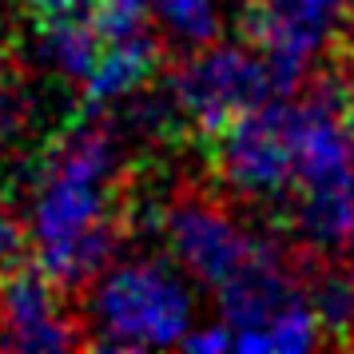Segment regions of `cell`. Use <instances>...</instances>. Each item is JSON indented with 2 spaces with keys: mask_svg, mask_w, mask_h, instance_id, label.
<instances>
[{
  "mask_svg": "<svg viewBox=\"0 0 354 354\" xmlns=\"http://www.w3.org/2000/svg\"><path fill=\"white\" fill-rule=\"evenodd\" d=\"M88 4H92L88 17L96 20L104 40L151 28V0H88Z\"/></svg>",
  "mask_w": 354,
  "mask_h": 354,
  "instance_id": "obj_12",
  "label": "cell"
},
{
  "mask_svg": "<svg viewBox=\"0 0 354 354\" xmlns=\"http://www.w3.org/2000/svg\"><path fill=\"white\" fill-rule=\"evenodd\" d=\"M215 171L235 195L279 199L295 187L287 96L263 100L211 136Z\"/></svg>",
  "mask_w": 354,
  "mask_h": 354,
  "instance_id": "obj_4",
  "label": "cell"
},
{
  "mask_svg": "<svg viewBox=\"0 0 354 354\" xmlns=\"http://www.w3.org/2000/svg\"><path fill=\"white\" fill-rule=\"evenodd\" d=\"M227 330H263L271 319L306 299V271L279 243L259 239L255 251L215 287Z\"/></svg>",
  "mask_w": 354,
  "mask_h": 354,
  "instance_id": "obj_8",
  "label": "cell"
},
{
  "mask_svg": "<svg viewBox=\"0 0 354 354\" xmlns=\"http://www.w3.org/2000/svg\"><path fill=\"white\" fill-rule=\"evenodd\" d=\"M156 68H160V40L151 36V28L104 40L96 64L80 84L84 108L100 112L108 104H124V100L140 96L156 80Z\"/></svg>",
  "mask_w": 354,
  "mask_h": 354,
  "instance_id": "obj_9",
  "label": "cell"
},
{
  "mask_svg": "<svg viewBox=\"0 0 354 354\" xmlns=\"http://www.w3.org/2000/svg\"><path fill=\"white\" fill-rule=\"evenodd\" d=\"M84 342V330L68 315L64 287L40 267H8L0 274V351L56 354Z\"/></svg>",
  "mask_w": 354,
  "mask_h": 354,
  "instance_id": "obj_7",
  "label": "cell"
},
{
  "mask_svg": "<svg viewBox=\"0 0 354 354\" xmlns=\"http://www.w3.org/2000/svg\"><path fill=\"white\" fill-rule=\"evenodd\" d=\"M195 322V299L176 263L124 259L88 283L84 342L100 351H163Z\"/></svg>",
  "mask_w": 354,
  "mask_h": 354,
  "instance_id": "obj_2",
  "label": "cell"
},
{
  "mask_svg": "<svg viewBox=\"0 0 354 354\" xmlns=\"http://www.w3.org/2000/svg\"><path fill=\"white\" fill-rule=\"evenodd\" d=\"M0 64H4V32H0Z\"/></svg>",
  "mask_w": 354,
  "mask_h": 354,
  "instance_id": "obj_17",
  "label": "cell"
},
{
  "mask_svg": "<svg viewBox=\"0 0 354 354\" xmlns=\"http://www.w3.org/2000/svg\"><path fill=\"white\" fill-rule=\"evenodd\" d=\"M24 251H28V227H24V219L17 211L0 199V274L8 267H17L24 259Z\"/></svg>",
  "mask_w": 354,
  "mask_h": 354,
  "instance_id": "obj_13",
  "label": "cell"
},
{
  "mask_svg": "<svg viewBox=\"0 0 354 354\" xmlns=\"http://www.w3.org/2000/svg\"><path fill=\"white\" fill-rule=\"evenodd\" d=\"M100 44H104V36H100L96 20L84 17V8L36 17L32 52H36V60H40V68H48L52 76L76 84V88L92 72V64H96Z\"/></svg>",
  "mask_w": 354,
  "mask_h": 354,
  "instance_id": "obj_10",
  "label": "cell"
},
{
  "mask_svg": "<svg viewBox=\"0 0 354 354\" xmlns=\"http://www.w3.org/2000/svg\"><path fill=\"white\" fill-rule=\"evenodd\" d=\"M151 20L167 44L195 52L219 40L223 32V0H151Z\"/></svg>",
  "mask_w": 354,
  "mask_h": 354,
  "instance_id": "obj_11",
  "label": "cell"
},
{
  "mask_svg": "<svg viewBox=\"0 0 354 354\" xmlns=\"http://www.w3.org/2000/svg\"><path fill=\"white\" fill-rule=\"evenodd\" d=\"M351 12V0H251L247 4V44L271 64L283 92L303 88L315 56Z\"/></svg>",
  "mask_w": 354,
  "mask_h": 354,
  "instance_id": "obj_5",
  "label": "cell"
},
{
  "mask_svg": "<svg viewBox=\"0 0 354 354\" xmlns=\"http://www.w3.org/2000/svg\"><path fill=\"white\" fill-rule=\"evenodd\" d=\"M120 140L96 112H84L52 144L28 199V247L60 287H88L128 235L120 195Z\"/></svg>",
  "mask_w": 354,
  "mask_h": 354,
  "instance_id": "obj_1",
  "label": "cell"
},
{
  "mask_svg": "<svg viewBox=\"0 0 354 354\" xmlns=\"http://www.w3.org/2000/svg\"><path fill=\"white\" fill-rule=\"evenodd\" d=\"M160 235L167 243L171 263L203 287H219L259 243L251 231H243L231 211L207 195L171 199L160 215Z\"/></svg>",
  "mask_w": 354,
  "mask_h": 354,
  "instance_id": "obj_6",
  "label": "cell"
},
{
  "mask_svg": "<svg viewBox=\"0 0 354 354\" xmlns=\"http://www.w3.org/2000/svg\"><path fill=\"white\" fill-rule=\"evenodd\" d=\"M274 96L287 92L279 88L271 64L251 44H219V40L187 52L167 88L179 124H187L207 140L235 115Z\"/></svg>",
  "mask_w": 354,
  "mask_h": 354,
  "instance_id": "obj_3",
  "label": "cell"
},
{
  "mask_svg": "<svg viewBox=\"0 0 354 354\" xmlns=\"http://www.w3.org/2000/svg\"><path fill=\"white\" fill-rule=\"evenodd\" d=\"M346 72L354 76V17L346 20Z\"/></svg>",
  "mask_w": 354,
  "mask_h": 354,
  "instance_id": "obj_16",
  "label": "cell"
},
{
  "mask_svg": "<svg viewBox=\"0 0 354 354\" xmlns=\"http://www.w3.org/2000/svg\"><path fill=\"white\" fill-rule=\"evenodd\" d=\"M179 346L192 354H219V351H231V330L227 322H192V330L179 338Z\"/></svg>",
  "mask_w": 354,
  "mask_h": 354,
  "instance_id": "obj_14",
  "label": "cell"
},
{
  "mask_svg": "<svg viewBox=\"0 0 354 354\" xmlns=\"http://www.w3.org/2000/svg\"><path fill=\"white\" fill-rule=\"evenodd\" d=\"M36 17H48V12H72V8H84L88 0H24Z\"/></svg>",
  "mask_w": 354,
  "mask_h": 354,
  "instance_id": "obj_15",
  "label": "cell"
}]
</instances>
